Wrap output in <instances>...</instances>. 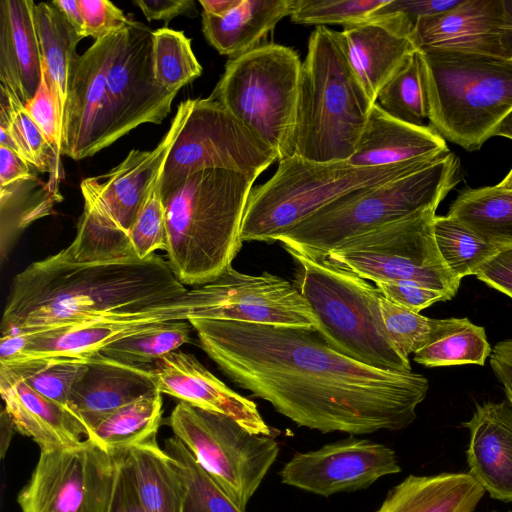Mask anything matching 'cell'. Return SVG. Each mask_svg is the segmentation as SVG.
<instances>
[{"mask_svg":"<svg viewBox=\"0 0 512 512\" xmlns=\"http://www.w3.org/2000/svg\"><path fill=\"white\" fill-rule=\"evenodd\" d=\"M202 350L254 397L322 433L398 431L416 419L425 376L374 368L302 327L190 318Z\"/></svg>","mask_w":512,"mask_h":512,"instance_id":"6da1fadb","label":"cell"},{"mask_svg":"<svg viewBox=\"0 0 512 512\" xmlns=\"http://www.w3.org/2000/svg\"><path fill=\"white\" fill-rule=\"evenodd\" d=\"M187 291L156 253L145 259L95 263L71 262L57 253L15 275L1 337L135 313Z\"/></svg>","mask_w":512,"mask_h":512,"instance_id":"7a4b0ae2","label":"cell"},{"mask_svg":"<svg viewBox=\"0 0 512 512\" xmlns=\"http://www.w3.org/2000/svg\"><path fill=\"white\" fill-rule=\"evenodd\" d=\"M254 181L236 171L203 169L163 201L167 262L183 285H205L232 266Z\"/></svg>","mask_w":512,"mask_h":512,"instance_id":"3957f363","label":"cell"},{"mask_svg":"<svg viewBox=\"0 0 512 512\" xmlns=\"http://www.w3.org/2000/svg\"><path fill=\"white\" fill-rule=\"evenodd\" d=\"M373 105L349 64L340 32L316 27L301 66L290 156L347 161Z\"/></svg>","mask_w":512,"mask_h":512,"instance_id":"277c9868","label":"cell"},{"mask_svg":"<svg viewBox=\"0 0 512 512\" xmlns=\"http://www.w3.org/2000/svg\"><path fill=\"white\" fill-rule=\"evenodd\" d=\"M296 266L294 285L308 302L320 326L317 333L332 348L368 366L411 372L384 325L380 310L382 293L352 271L284 247Z\"/></svg>","mask_w":512,"mask_h":512,"instance_id":"5b68a950","label":"cell"},{"mask_svg":"<svg viewBox=\"0 0 512 512\" xmlns=\"http://www.w3.org/2000/svg\"><path fill=\"white\" fill-rule=\"evenodd\" d=\"M430 126L479 150L512 109V59L444 49L418 50Z\"/></svg>","mask_w":512,"mask_h":512,"instance_id":"8992f818","label":"cell"},{"mask_svg":"<svg viewBox=\"0 0 512 512\" xmlns=\"http://www.w3.org/2000/svg\"><path fill=\"white\" fill-rule=\"evenodd\" d=\"M460 163L449 153L409 175L354 189L320 208L276 241L327 258L339 243L427 208H436L460 181Z\"/></svg>","mask_w":512,"mask_h":512,"instance_id":"52a82bcc","label":"cell"},{"mask_svg":"<svg viewBox=\"0 0 512 512\" xmlns=\"http://www.w3.org/2000/svg\"><path fill=\"white\" fill-rule=\"evenodd\" d=\"M433 162L419 160L359 168L347 161L321 163L297 155L280 160L275 174L250 191L241 239L243 242L276 241L338 197L360 187L409 175Z\"/></svg>","mask_w":512,"mask_h":512,"instance_id":"ba28073f","label":"cell"},{"mask_svg":"<svg viewBox=\"0 0 512 512\" xmlns=\"http://www.w3.org/2000/svg\"><path fill=\"white\" fill-rule=\"evenodd\" d=\"M302 63L295 50L269 43L230 58L208 97L290 157Z\"/></svg>","mask_w":512,"mask_h":512,"instance_id":"9c48e42d","label":"cell"},{"mask_svg":"<svg viewBox=\"0 0 512 512\" xmlns=\"http://www.w3.org/2000/svg\"><path fill=\"white\" fill-rule=\"evenodd\" d=\"M436 208L415 212L339 243L327 256L337 266L373 281L419 283L453 298L460 285L437 248Z\"/></svg>","mask_w":512,"mask_h":512,"instance_id":"30bf717a","label":"cell"},{"mask_svg":"<svg viewBox=\"0 0 512 512\" xmlns=\"http://www.w3.org/2000/svg\"><path fill=\"white\" fill-rule=\"evenodd\" d=\"M167 424L202 468L243 511L275 462L279 445L234 419L180 401Z\"/></svg>","mask_w":512,"mask_h":512,"instance_id":"8fae6325","label":"cell"},{"mask_svg":"<svg viewBox=\"0 0 512 512\" xmlns=\"http://www.w3.org/2000/svg\"><path fill=\"white\" fill-rule=\"evenodd\" d=\"M276 159L275 149L220 103L191 99L160 174L162 201L199 170L226 169L256 179Z\"/></svg>","mask_w":512,"mask_h":512,"instance_id":"7c38bea8","label":"cell"},{"mask_svg":"<svg viewBox=\"0 0 512 512\" xmlns=\"http://www.w3.org/2000/svg\"><path fill=\"white\" fill-rule=\"evenodd\" d=\"M117 470L116 457L88 438L42 449L18 505L21 512H108Z\"/></svg>","mask_w":512,"mask_h":512,"instance_id":"4fadbf2b","label":"cell"},{"mask_svg":"<svg viewBox=\"0 0 512 512\" xmlns=\"http://www.w3.org/2000/svg\"><path fill=\"white\" fill-rule=\"evenodd\" d=\"M190 107L191 99L179 104L169 130L154 149L131 150L107 173L82 180L84 210L99 232L115 246L133 251L130 231L160 179L164 162Z\"/></svg>","mask_w":512,"mask_h":512,"instance_id":"5bb4252c","label":"cell"},{"mask_svg":"<svg viewBox=\"0 0 512 512\" xmlns=\"http://www.w3.org/2000/svg\"><path fill=\"white\" fill-rule=\"evenodd\" d=\"M197 288L180 298L139 312L0 338V361L41 356L90 357L109 344L160 323L188 320L199 305Z\"/></svg>","mask_w":512,"mask_h":512,"instance_id":"9a60e30c","label":"cell"},{"mask_svg":"<svg viewBox=\"0 0 512 512\" xmlns=\"http://www.w3.org/2000/svg\"><path fill=\"white\" fill-rule=\"evenodd\" d=\"M199 307L192 318L302 327L320 323L293 282L264 271L245 274L228 267L215 280L197 287Z\"/></svg>","mask_w":512,"mask_h":512,"instance_id":"2e32d148","label":"cell"},{"mask_svg":"<svg viewBox=\"0 0 512 512\" xmlns=\"http://www.w3.org/2000/svg\"><path fill=\"white\" fill-rule=\"evenodd\" d=\"M106 86L117 140L141 124H160L168 116L178 92L156 80L149 27L129 19L110 59Z\"/></svg>","mask_w":512,"mask_h":512,"instance_id":"e0dca14e","label":"cell"},{"mask_svg":"<svg viewBox=\"0 0 512 512\" xmlns=\"http://www.w3.org/2000/svg\"><path fill=\"white\" fill-rule=\"evenodd\" d=\"M120 32L95 40L79 55L72 69L63 115L61 155L81 160L117 140L106 74Z\"/></svg>","mask_w":512,"mask_h":512,"instance_id":"ac0fdd59","label":"cell"},{"mask_svg":"<svg viewBox=\"0 0 512 512\" xmlns=\"http://www.w3.org/2000/svg\"><path fill=\"white\" fill-rule=\"evenodd\" d=\"M401 471L394 450L354 435L295 454L280 471L283 484L329 497L366 489L379 478Z\"/></svg>","mask_w":512,"mask_h":512,"instance_id":"d6986e66","label":"cell"},{"mask_svg":"<svg viewBox=\"0 0 512 512\" xmlns=\"http://www.w3.org/2000/svg\"><path fill=\"white\" fill-rule=\"evenodd\" d=\"M410 41L417 50L444 49L512 59V20L503 0H462L419 20Z\"/></svg>","mask_w":512,"mask_h":512,"instance_id":"ffe728a7","label":"cell"},{"mask_svg":"<svg viewBox=\"0 0 512 512\" xmlns=\"http://www.w3.org/2000/svg\"><path fill=\"white\" fill-rule=\"evenodd\" d=\"M157 389L204 410L226 415L254 434L272 436L256 404L229 388L191 354L176 350L151 365Z\"/></svg>","mask_w":512,"mask_h":512,"instance_id":"44dd1931","label":"cell"},{"mask_svg":"<svg viewBox=\"0 0 512 512\" xmlns=\"http://www.w3.org/2000/svg\"><path fill=\"white\" fill-rule=\"evenodd\" d=\"M156 389L148 366L124 364L96 353L73 385L67 407L88 435L108 415Z\"/></svg>","mask_w":512,"mask_h":512,"instance_id":"7402d4cb","label":"cell"},{"mask_svg":"<svg viewBox=\"0 0 512 512\" xmlns=\"http://www.w3.org/2000/svg\"><path fill=\"white\" fill-rule=\"evenodd\" d=\"M469 430V473L489 495L512 502V405L508 400L478 404L462 424Z\"/></svg>","mask_w":512,"mask_h":512,"instance_id":"603a6c76","label":"cell"},{"mask_svg":"<svg viewBox=\"0 0 512 512\" xmlns=\"http://www.w3.org/2000/svg\"><path fill=\"white\" fill-rule=\"evenodd\" d=\"M446 141L430 126L400 121L373 105L356 148L347 162L359 168L410 161H436L449 154Z\"/></svg>","mask_w":512,"mask_h":512,"instance_id":"cb8c5ba5","label":"cell"},{"mask_svg":"<svg viewBox=\"0 0 512 512\" xmlns=\"http://www.w3.org/2000/svg\"><path fill=\"white\" fill-rule=\"evenodd\" d=\"M0 393L17 432L30 437L40 450L74 446L87 437L86 428L68 407L45 398L3 364Z\"/></svg>","mask_w":512,"mask_h":512,"instance_id":"d4e9b609","label":"cell"},{"mask_svg":"<svg viewBox=\"0 0 512 512\" xmlns=\"http://www.w3.org/2000/svg\"><path fill=\"white\" fill-rule=\"evenodd\" d=\"M31 0L0 1V85L25 105L41 81L42 57Z\"/></svg>","mask_w":512,"mask_h":512,"instance_id":"484cf974","label":"cell"},{"mask_svg":"<svg viewBox=\"0 0 512 512\" xmlns=\"http://www.w3.org/2000/svg\"><path fill=\"white\" fill-rule=\"evenodd\" d=\"M340 37L349 64L373 104L383 85L417 50L409 39L369 22L344 27Z\"/></svg>","mask_w":512,"mask_h":512,"instance_id":"4316f807","label":"cell"},{"mask_svg":"<svg viewBox=\"0 0 512 512\" xmlns=\"http://www.w3.org/2000/svg\"><path fill=\"white\" fill-rule=\"evenodd\" d=\"M484 493L469 472L409 475L389 491L376 512H472Z\"/></svg>","mask_w":512,"mask_h":512,"instance_id":"83f0119b","label":"cell"},{"mask_svg":"<svg viewBox=\"0 0 512 512\" xmlns=\"http://www.w3.org/2000/svg\"><path fill=\"white\" fill-rule=\"evenodd\" d=\"M296 3L297 0H241L224 16L203 13V33L220 54L232 58L259 46L282 18L293 14Z\"/></svg>","mask_w":512,"mask_h":512,"instance_id":"f1b7e54d","label":"cell"},{"mask_svg":"<svg viewBox=\"0 0 512 512\" xmlns=\"http://www.w3.org/2000/svg\"><path fill=\"white\" fill-rule=\"evenodd\" d=\"M151 512H181L183 485L172 458L156 436L113 452Z\"/></svg>","mask_w":512,"mask_h":512,"instance_id":"f546056e","label":"cell"},{"mask_svg":"<svg viewBox=\"0 0 512 512\" xmlns=\"http://www.w3.org/2000/svg\"><path fill=\"white\" fill-rule=\"evenodd\" d=\"M34 20L42 71L64 111L69 78L79 57L76 47L83 37L75 31L53 1L35 4Z\"/></svg>","mask_w":512,"mask_h":512,"instance_id":"4dcf8cb0","label":"cell"},{"mask_svg":"<svg viewBox=\"0 0 512 512\" xmlns=\"http://www.w3.org/2000/svg\"><path fill=\"white\" fill-rule=\"evenodd\" d=\"M447 215L496 246L512 247V190L496 186L464 188L450 204Z\"/></svg>","mask_w":512,"mask_h":512,"instance_id":"1f68e13d","label":"cell"},{"mask_svg":"<svg viewBox=\"0 0 512 512\" xmlns=\"http://www.w3.org/2000/svg\"><path fill=\"white\" fill-rule=\"evenodd\" d=\"M162 405V393L156 389L108 415L86 438L110 453L144 442L156 436Z\"/></svg>","mask_w":512,"mask_h":512,"instance_id":"d6a6232c","label":"cell"},{"mask_svg":"<svg viewBox=\"0 0 512 512\" xmlns=\"http://www.w3.org/2000/svg\"><path fill=\"white\" fill-rule=\"evenodd\" d=\"M164 450L172 458L182 481L181 512H245L202 468L181 440L175 436L165 439Z\"/></svg>","mask_w":512,"mask_h":512,"instance_id":"836d02e7","label":"cell"},{"mask_svg":"<svg viewBox=\"0 0 512 512\" xmlns=\"http://www.w3.org/2000/svg\"><path fill=\"white\" fill-rule=\"evenodd\" d=\"M433 232L443 261L459 280L475 275L487 261L504 249L448 215L434 217Z\"/></svg>","mask_w":512,"mask_h":512,"instance_id":"e575fe53","label":"cell"},{"mask_svg":"<svg viewBox=\"0 0 512 512\" xmlns=\"http://www.w3.org/2000/svg\"><path fill=\"white\" fill-rule=\"evenodd\" d=\"M380 310L388 334L405 358L462 328L468 318L433 319L398 306L383 295Z\"/></svg>","mask_w":512,"mask_h":512,"instance_id":"d590c367","label":"cell"},{"mask_svg":"<svg viewBox=\"0 0 512 512\" xmlns=\"http://www.w3.org/2000/svg\"><path fill=\"white\" fill-rule=\"evenodd\" d=\"M89 357L41 356L0 362L45 398L67 407L73 385Z\"/></svg>","mask_w":512,"mask_h":512,"instance_id":"8d00e7d4","label":"cell"},{"mask_svg":"<svg viewBox=\"0 0 512 512\" xmlns=\"http://www.w3.org/2000/svg\"><path fill=\"white\" fill-rule=\"evenodd\" d=\"M193 327L188 320L160 323L117 340L99 353L133 366H148L190 342Z\"/></svg>","mask_w":512,"mask_h":512,"instance_id":"74e56055","label":"cell"},{"mask_svg":"<svg viewBox=\"0 0 512 512\" xmlns=\"http://www.w3.org/2000/svg\"><path fill=\"white\" fill-rule=\"evenodd\" d=\"M374 104L400 121L425 126L428 108L418 50L383 85Z\"/></svg>","mask_w":512,"mask_h":512,"instance_id":"f35d334b","label":"cell"},{"mask_svg":"<svg viewBox=\"0 0 512 512\" xmlns=\"http://www.w3.org/2000/svg\"><path fill=\"white\" fill-rule=\"evenodd\" d=\"M0 107V129L12 139L15 152L34 169L41 172L51 171L59 154L49 144L15 94L2 85Z\"/></svg>","mask_w":512,"mask_h":512,"instance_id":"ab89813d","label":"cell"},{"mask_svg":"<svg viewBox=\"0 0 512 512\" xmlns=\"http://www.w3.org/2000/svg\"><path fill=\"white\" fill-rule=\"evenodd\" d=\"M153 61L156 80L170 92H178L202 73L191 40L166 27L153 31Z\"/></svg>","mask_w":512,"mask_h":512,"instance_id":"60d3db41","label":"cell"},{"mask_svg":"<svg viewBox=\"0 0 512 512\" xmlns=\"http://www.w3.org/2000/svg\"><path fill=\"white\" fill-rule=\"evenodd\" d=\"M491 355L484 327L469 321L462 328L414 353L413 360L425 367L483 366Z\"/></svg>","mask_w":512,"mask_h":512,"instance_id":"b9f144b4","label":"cell"},{"mask_svg":"<svg viewBox=\"0 0 512 512\" xmlns=\"http://www.w3.org/2000/svg\"><path fill=\"white\" fill-rule=\"evenodd\" d=\"M388 0H297L290 16L295 23L324 26L325 24L344 27L364 23L371 12L383 6Z\"/></svg>","mask_w":512,"mask_h":512,"instance_id":"7bdbcfd3","label":"cell"},{"mask_svg":"<svg viewBox=\"0 0 512 512\" xmlns=\"http://www.w3.org/2000/svg\"><path fill=\"white\" fill-rule=\"evenodd\" d=\"M462 0H388L370 13L366 22L410 40L419 20L458 6Z\"/></svg>","mask_w":512,"mask_h":512,"instance_id":"ee69618b","label":"cell"},{"mask_svg":"<svg viewBox=\"0 0 512 512\" xmlns=\"http://www.w3.org/2000/svg\"><path fill=\"white\" fill-rule=\"evenodd\" d=\"M166 215L160 194V179L152 189L130 231L129 239L135 256L145 259L166 248Z\"/></svg>","mask_w":512,"mask_h":512,"instance_id":"f6af8a7d","label":"cell"},{"mask_svg":"<svg viewBox=\"0 0 512 512\" xmlns=\"http://www.w3.org/2000/svg\"><path fill=\"white\" fill-rule=\"evenodd\" d=\"M24 107L49 144L61 155L64 111L56 92L47 82L43 71L34 97Z\"/></svg>","mask_w":512,"mask_h":512,"instance_id":"bcb514c9","label":"cell"},{"mask_svg":"<svg viewBox=\"0 0 512 512\" xmlns=\"http://www.w3.org/2000/svg\"><path fill=\"white\" fill-rule=\"evenodd\" d=\"M376 287L390 302L416 313L434 303L452 299L445 293L412 281L394 280L379 282L376 283Z\"/></svg>","mask_w":512,"mask_h":512,"instance_id":"7dc6e473","label":"cell"},{"mask_svg":"<svg viewBox=\"0 0 512 512\" xmlns=\"http://www.w3.org/2000/svg\"><path fill=\"white\" fill-rule=\"evenodd\" d=\"M82 10L85 37L95 40L121 31L128 23L122 10L107 0H79Z\"/></svg>","mask_w":512,"mask_h":512,"instance_id":"c3c4849f","label":"cell"},{"mask_svg":"<svg viewBox=\"0 0 512 512\" xmlns=\"http://www.w3.org/2000/svg\"><path fill=\"white\" fill-rule=\"evenodd\" d=\"M475 276L489 287L512 298V247L499 251Z\"/></svg>","mask_w":512,"mask_h":512,"instance_id":"681fc988","label":"cell"},{"mask_svg":"<svg viewBox=\"0 0 512 512\" xmlns=\"http://www.w3.org/2000/svg\"><path fill=\"white\" fill-rule=\"evenodd\" d=\"M148 21L163 20L166 24L180 15L193 17L196 13L193 0H136Z\"/></svg>","mask_w":512,"mask_h":512,"instance_id":"f907efd6","label":"cell"},{"mask_svg":"<svg viewBox=\"0 0 512 512\" xmlns=\"http://www.w3.org/2000/svg\"><path fill=\"white\" fill-rule=\"evenodd\" d=\"M117 463V476L108 512H151L140 501L130 477L118 459Z\"/></svg>","mask_w":512,"mask_h":512,"instance_id":"816d5d0a","label":"cell"},{"mask_svg":"<svg viewBox=\"0 0 512 512\" xmlns=\"http://www.w3.org/2000/svg\"><path fill=\"white\" fill-rule=\"evenodd\" d=\"M33 168L13 150L0 145V186L1 189L35 180Z\"/></svg>","mask_w":512,"mask_h":512,"instance_id":"f5cc1de1","label":"cell"},{"mask_svg":"<svg viewBox=\"0 0 512 512\" xmlns=\"http://www.w3.org/2000/svg\"><path fill=\"white\" fill-rule=\"evenodd\" d=\"M490 365L500 383L512 385V345L507 340L495 345L490 355Z\"/></svg>","mask_w":512,"mask_h":512,"instance_id":"db71d44e","label":"cell"},{"mask_svg":"<svg viewBox=\"0 0 512 512\" xmlns=\"http://www.w3.org/2000/svg\"><path fill=\"white\" fill-rule=\"evenodd\" d=\"M53 3L64 14L75 31L85 38V25L79 0H55Z\"/></svg>","mask_w":512,"mask_h":512,"instance_id":"11a10c76","label":"cell"},{"mask_svg":"<svg viewBox=\"0 0 512 512\" xmlns=\"http://www.w3.org/2000/svg\"><path fill=\"white\" fill-rule=\"evenodd\" d=\"M241 0H199L203 13L221 17L237 6Z\"/></svg>","mask_w":512,"mask_h":512,"instance_id":"9f6ffc18","label":"cell"},{"mask_svg":"<svg viewBox=\"0 0 512 512\" xmlns=\"http://www.w3.org/2000/svg\"><path fill=\"white\" fill-rule=\"evenodd\" d=\"M1 433H0V456L1 459H3L6 455V452L9 448L10 442L12 440L13 435L15 432H17L16 427L9 417V415L6 413L4 408L1 411Z\"/></svg>","mask_w":512,"mask_h":512,"instance_id":"6f0895ef","label":"cell"},{"mask_svg":"<svg viewBox=\"0 0 512 512\" xmlns=\"http://www.w3.org/2000/svg\"><path fill=\"white\" fill-rule=\"evenodd\" d=\"M493 136H502L512 140V109L503 117L493 131Z\"/></svg>","mask_w":512,"mask_h":512,"instance_id":"680465c9","label":"cell"},{"mask_svg":"<svg viewBox=\"0 0 512 512\" xmlns=\"http://www.w3.org/2000/svg\"><path fill=\"white\" fill-rule=\"evenodd\" d=\"M497 188L512 190V168L504 179L496 185Z\"/></svg>","mask_w":512,"mask_h":512,"instance_id":"91938a15","label":"cell"},{"mask_svg":"<svg viewBox=\"0 0 512 512\" xmlns=\"http://www.w3.org/2000/svg\"><path fill=\"white\" fill-rule=\"evenodd\" d=\"M501 384L503 386V389H504V392L506 394L507 400L512 405V385H510L508 383H505V382H502Z\"/></svg>","mask_w":512,"mask_h":512,"instance_id":"94428289","label":"cell"},{"mask_svg":"<svg viewBox=\"0 0 512 512\" xmlns=\"http://www.w3.org/2000/svg\"><path fill=\"white\" fill-rule=\"evenodd\" d=\"M503 4L509 18L512 20V0H503Z\"/></svg>","mask_w":512,"mask_h":512,"instance_id":"6125c7cd","label":"cell"},{"mask_svg":"<svg viewBox=\"0 0 512 512\" xmlns=\"http://www.w3.org/2000/svg\"><path fill=\"white\" fill-rule=\"evenodd\" d=\"M507 342L512 345V339L511 340H507Z\"/></svg>","mask_w":512,"mask_h":512,"instance_id":"be15d7a7","label":"cell"},{"mask_svg":"<svg viewBox=\"0 0 512 512\" xmlns=\"http://www.w3.org/2000/svg\"><path fill=\"white\" fill-rule=\"evenodd\" d=\"M508 512H512V511H508Z\"/></svg>","mask_w":512,"mask_h":512,"instance_id":"e7e4bbea","label":"cell"}]
</instances>
